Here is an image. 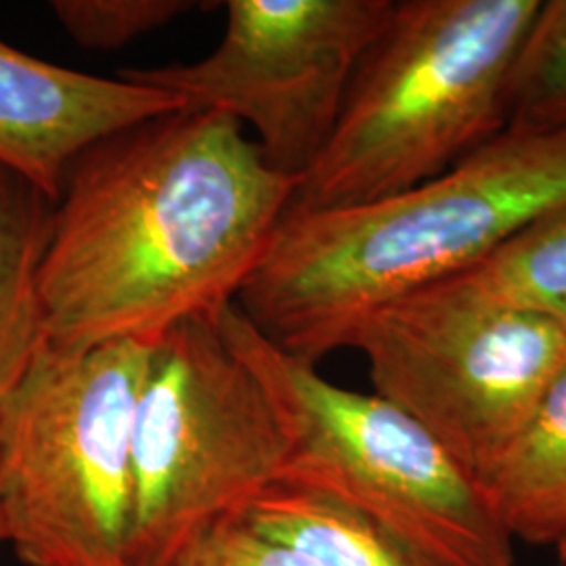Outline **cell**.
I'll list each match as a JSON object with an SVG mask.
<instances>
[{"instance_id": "6da1fadb", "label": "cell", "mask_w": 566, "mask_h": 566, "mask_svg": "<svg viewBox=\"0 0 566 566\" xmlns=\"http://www.w3.org/2000/svg\"><path fill=\"white\" fill-rule=\"evenodd\" d=\"M301 179L242 124L182 107L93 143L72 164L39 273L46 344H154L221 317L263 261Z\"/></svg>"}, {"instance_id": "7a4b0ae2", "label": "cell", "mask_w": 566, "mask_h": 566, "mask_svg": "<svg viewBox=\"0 0 566 566\" xmlns=\"http://www.w3.org/2000/svg\"><path fill=\"white\" fill-rule=\"evenodd\" d=\"M566 206V133L504 130L443 175L380 200L287 210L235 304L306 364L367 313L453 280Z\"/></svg>"}, {"instance_id": "3957f363", "label": "cell", "mask_w": 566, "mask_h": 566, "mask_svg": "<svg viewBox=\"0 0 566 566\" xmlns=\"http://www.w3.org/2000/svg\"><path fill=\"white\" fill-rule=\"evenodd\" d=\"M542 0H399L287 210L380 200L506 130V88Z\"/></svg>"}, {"instance_id": "277c9868", "label": "cell", "mask_w": 566, "mask_h": 566, "mask_svg": "<svg viewBox=\"0 0 566 566\" xmlns=\"http://www.w3.org/2000/svg\"><path fill=\"white\" fill-rule=\"evenodd\" d=\"M151 344L44 343L0 401V507L25 566H128L133 418Z\"/></svg>"}, {"instance_id": "5b68a950", "label": "cell", "mask_w": 566, "mask_h": 566, "mask_svg": "<svg viewBox=\"0 0 566 566\" xmlns=\"http://www.w3.org/2000/svg\"><path fill=\"white\" fill-rule=\"evenodd\" d=\"M221 325L287 426L280 483L332 495L446 566H518L476 481L424 426L376 392L332 385L264 338L235 303Z\"/></svg>"}, {"instance_id": "8992f818", "label": "cell", "mask_w": 566, "mask_h": 566, "mask_svg": "<svg viewBox=\"0 0 566 566\" xmlns=\"http://www.w3.org/2000/svg\"><path fill=\"white\" fill-rule=\"evenodd\" d=\"M221 319H187L149 348L133 418L128 566H168L282 481L287 426Z\"/></svg>"}, {"instance_id": "52a82bcc", "label": "cell", "mask_w": 566, "mask_h": 566, "mask_svg": "<svg viewBox=\"0 0 566 566\" xmlns=\"http://www.w3.org/2000/svg\"><path fill=\"white\" fill-rule=\"evenodd\" d=\"M343 348L364 353L376 395L401 407L479 483L566 367L544 317L426 287L367 313Z\"/></svg>"}, {"instance_id": "ba28073f", "label": "cell", "mask_w": 566, "mask_h": 566, "mask_svg": "<svg viewBox=\"0 0 566 566\" xmlns=\"http://www.w3.org/2000/svg\"><path fill=\"white\" fill-rule=\"evenodd\" d=\"M395 0H229L221 44L203 60L120 70L135 82L250 124L264 163L303 179L319 158L367 49Z\"/></svg>"}, {"instance_id": "9c48e42d", "label": "cell", "mask_w": 566, "mask_h": 566, "mask_svg": "<svg viewBox=\"0 0 566 566\" xmlns=\"http://www.w3.org/2000/svg\"><path fill=\"white\" fill-rule=\"evenodd\" d=\"M182 107L166 91L74 72L0 41V166L55 202L93 143Z\"/></svg>"}, {"instance_id": "30bf717a", "label": "cell", "mask_w": 566, "mask_h": 566, "mask_svg": "<svg viewBox=\"0 0 566 566\" xmlns=\"http://www.w3.org/2000/svg\"><path fill=\"white\" fill-rule=\"evenodd\" d=\"M489 512L512 542L558 547L566 542V367L476 483Z\"/></svg>"}, {"instance_id": "8fae6325", "label": "cell", "mask_w": 566, "mask_h": 566, "mask_svg": "<svg viewBox=\"0 0 566 566\" xmlns=\"http://www.w3.org/2000/svg\"><path fill=\"white\" fill-rule=\"evenodd\" d=\"M308 566H446L322 491L275 483L240 514Z\"/></svg>"}, {"instance_id": "7c38bea8", "label": "cell", "mask_w": 566, "mask_h": 566, "mask_svg": "<svg viewBox=\"0 0 566 566\" xmlns=\"http://www.w3.org/2000/svg\"><path fill=\"white\" fill-rule=\"evenodd\" d=\"M57 202L0 166V401L46 343L39 273Z\"/></svg>"}, {"instance_id": "4fadbf2b", "label": "cell", "mask_w": 566, "mask_h": 566, "mask_svg": "<svg viewBox=\"0 0 566 566\" xmlns=\"http://www.w3.org/2000/svg\"><path fill=\"white\" fill-rule=\"evenodd\" d=\"M430 287L544 317L566 334V206L528 224L483 263Z\"/></svg>"}, {"instance_id": "5bb4252c", "label": "cell", "mask_w": 566, "mask_h": 566, "mask_svg": "<svg viewBox=\"0 0 566 566\" xmlns=\"http://www.w3.org/2000/svg\"><path fill=\"white\" fill-rule=\"evenodd\" d=\"M506 130L566 133V0H542L506 88Z\"/></svg>"}, {"instance_id": "9a60e30c", "label": "cell", "mask_w": 566, "mask_h": 566, "mask_svg": "<svg viewBox=\"0 0 566 566\" xmlns=\"http://www.w3.org/2000/svg\"><path fill=\"white\" fill-rule=\"evenodd\" d=\"M193 0H55L51 11L84 49L116 51L196 11Z\"/></svg>"}, {"instance_id": "2e32d148", "label": "cell", "mask_w": 566, "mask_h": 566, "mask_svg": "<svg viewBox=\"0 0 566 566\" xmlns=\"http://www.w3.org/2000/svg\"><path fill=\"white\" fill-rule=\"evenodd\" d=\"M168 566H308L287 547L256 533L242 516L203 528Z\"/></svg>"}, {"instance_id": "e0dca14e", "label": "cell", "mask_w": 566, "mask_h": 566, "mask_svg": "<svg viewBox=\"0 0 566 566\" xmlns=\"http://www.w3.org/2000/svg\"><path fill=\"white\" fill-rule=\"evenodd\" d=\"M7 542V531H4V518H2V507H0V544Z\"/></svg>"}, {"instance_id": "ac0fdd59", "label": "cell", "mask_w": 566, "mask_h": 566, "mask_svg": "<svg viewBox=\"0 0 566 566\" xmlns=\"http://www.w3.org/2000/svg\"><path fill=\"white\" fill-rule=\"evenodd\" d=\"M558 549V558H560V566H566V542L556 547Z\"/></svg>"}]
</instances>
